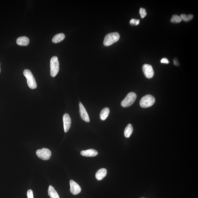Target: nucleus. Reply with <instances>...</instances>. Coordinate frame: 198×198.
I'll use <instances>...</instances> for the list:
<instances>
[{
  "instance_id": "f257e3e1",
  "label": "nucleus",
  "mask_w": 198,
  "mask_h": 198,
  "mask_svg": "<svg viewBox=\"0 0 198 198\" xmlns=\"http://www.w3.org/2000/svg\"><path fill=\"white\" fill-rule=\"evenodd\" d=\"M120 34L118 32L110 33L105 36L104 44L105 46H109L114 44L120 39Z\"/></svg>"
},
{
  "instance_id": "f03ea898",
  "label": "nucleus",
  "mask_w": 198,
  "mask_h": 198,
  "mask_svg": "<svg viewBox=\"0 0 198 198\" xmlns=\"http://www.w3.org/2000/svg\"><path fill=\"white\" fill-rule=\"evenodd\" d=\"M23 74L27 79L28 85L29 88L32 89L37 88V85L35 79L31 71L28 69H25Z\"/></svg>"
},
{
  "instance_id": "7ed1b4c3",
  "label": "nucleus",
  "mask_w": 198,
  "mask_h": 198,
  "mask_svg": "<svg viewBox=\"0 0 198 198\" xmlns=\"http://www.w3.org/2000/svg\"><path fill=\"white\" fill-rule=\"evenodd\" d=\"M155 102L154 97L151 95L143 97L140 101V105L142 108H146L152 106Z\"/></svg>"
},
{
  "instance_id": "20e7f679",
  "label": "nucleus",
  "mask_w": 198,
  "mask_h": 198,
  "mask_svg": "<svg viewBox=\"0 0 198 198\" xmlns=\"http://www.w3.org/2000/svg\"><path fill=\"white\" fill-rule=\"evenodd\" d=\"M136 97V94L134 92H130L127 95L124 100H122L121 102V105L124 108L130 106L134 103Z\"/></svg>"
},
{
  "instance_id": "39448f33",
  "label": "nucleus",
  "mask_w": 198,
  "mask_h": 198,
  "mask_svg": "<svg viewBox=\"0 0 198 198\" xmlns=\"http://www.w3.org/2000/svg\"><path fill=\"white\" fill-rule=\"evenodd\" d=\"M50 74L52 77H55L59 70V62L58 58L56 56H54L50 60Z\"/></svg>"
},
{
  "instance_id": "423d86ee",
  "label": "nucleus",
  "mask_w": 198,
  "mask_h": 198,
  "mask_svg": "<svg viewBox=\"0 0 198 198\" xmlns=\"http://www.w3.org/2000/svg\"><path fill=\"white\" fill-rule=\"evenodd\" d=\"M36 154L38 157L40 159L47 160L50 158L52 152L48 148H44L41 149H38L36 152Z\"/></svg>"
},
{
  "instance_id": "0eeeda50",
  "label": "nucleus",
  "mask_w": 198,
  "mask_h": 198,
  "mask_svg": "<svg viewBox=\"0 0 198 198\" xmlns=\"http://www.w3.org/2000/svg\"><path fill=\"white\" fill-rule=\"evenodd\" d=\"M142 70L145 76L148 79L152 78L154 75V72L151 65L147 64L143 65Z\"/></svg>"
},
{
  "instance_id": "6e6552de",
  "label": "nucleus",
  "mask_w": 198,
  "mask_h": 198,
  "mask_svg": "<svg viewBox=\"0 0 198 198\" xmlns=\"http://www.w3.org/2000/svg\"><path fill=\"white\" fill-rule=\"evenodd\" d=\"M79 112H80L81 118H82L84 121L86 122H90V118H89L88 113H87L85 107H84L81 102H80V103H79Z\"/></svg>"
},
{
  "instance_id": "1a4fd4ad",
  "label": "nucleus",
  "mask_w": 198,
  "mask_h": 198,
  "mask_svg": "<svg viewBox=\"0 0 198 198\" xmlns=\"http://www.w3.org/2000/svg\"><path fill=\"white\" fill-rule=\"evenodd\" d=\"M70 192L74 195L78 194L81 191V188L80 186L72 180H70Z\"/></svg>"
},
{
  "instance_id": "9d476101",
  "label": "nucleus",
  "mask_w": 198,
  "mask_h": 198,
  "mask_svg": "<svg viewBox=\"0 0 198 198\" xmlns=\"http://www.w3.org/2000/svg\"><path fill=\"white\" fill-rule=\"evenodd\" d=\"M63 120L64 131L65 133H67L69 131L71 125V120L68 114L65 113L64 115Z\"/></svg>"
},
{
  "instance_id": "9b49d317",
  "label": "nucleus",
  "mask_w": 198,
  "mask_h": 198,
  "mask_svg": "<svg viewBox=\"0 0 198 198\" xmlns=\"http://www.w3.org/2000/svg\"><path fill=\"white\" fill-rule=\"evenodd\" d=\"M82 156L85 157H94L98 154V152L94 149H89L81 152Z\"/></svg>"
},
{
  "instance_id": "f8f14e48",
  "label": "nucleus",
  "mask_w": 198,
  "mask_h": 198,
  "mask_svg": "<svg viewBox=\"0 0 198 198\" xmlns=\"http://www.w3.org/2000/svg\"><path fill=\"white\" fill-rule=\"evenodd\" d=\"M107 174V170L105 168H101L97 171L95 174V177L98 181L101 180L105 177Z\"/></svg>"
},
{
  "instance_id": "ddd939ff",
  "label": "nucleus",
  "mask_w": 198,
  "mask_h": 198,
  "mask_svg": "<svg viewBox=\"0 0 198 198\" xmlns=\"http://www.w3.org/2000/svg\"><path fill=\"white\" fill-rule=\"evenodd\" d=\"M29 40L26 36H22L18 38L16 40V43L20 46H26L29 44Z\"/></svg>"
},
{
  "instance_id": "4468645a",
  "label": "nucleus",
  "mask_w": 198,
  "mask_h": 198,
  "mask_svg": "<svg viewBox=\"0 0 198 198\" xmlns=\"http://www.w3.org/2000/svg\"><path fill=\"white\" fill-rule=\"evenodd\" d=\"M48 193L49 196L51 198H60L57 191L52 186H49Z\"/></svg>"
},
{
  "instance_id": "2eb2a0df",
  "label": "nucleus",
  "mask_w": 198,
  "mask_h": 198,
  "mask_svg": "<svg viewBox=\"0 0 198 198\" xmlns=\"http://www.w3.org/2000/svg\"><path fill=\"white\" fill-rule=\"evenodd\" d=\"M110 113V109L108 108H104L100 114V118L102 120H105L108 118Z\"/></svg>"
},
{
  "instance_id": "dca6fc26",
  "label": "nucleus",
  "mask_w": 198,
  "mask_h": 198,
  "mask_svg": "<svg viewBox=\"0 0 198 198\" xmlns=\"http://www.w3.org/2000/svg\"><path fill=\"white\" fill-rule=\"evenodd\" d=\"M133 127L131 124H129L125 128L124 131V135L125 137L129 138L133 133Z\"/></svg>"
},
{
  "instance_id": "f3484780",
  "label": "nucleus",
  "mask_w": 198,
  "mask_h": 198,
  "mask_svg": "<svg viewBox=\"0 0 198 198\" xmlns=\"http://www.w3.org/2000/svg\"><path fill=\"white\" fill-rule=\"evenodd\" d=\"M65 35L62 33L56 34L54 36L52 39V42L54 43H58L62 42L65 39Z\"/></svg>"
},
{
  "instance_id": "a211bd4d",
  "label": "nucleus",
  "mask_w": 198,
  "mask_h": 198,
  "mask_svg": "<svg viewBox=\"0 0 198 198\" xmlns=\"http://www.w3.org/2000/svg\"><path fill=\"white\" fill-rule=\"evenodd\" d=\"M180 17L183 20L188 22L193 19L194 16L192 14H189L188 15H187L185 14H182L180 16Z\"/></svg>"
},
{
  "instance_id": "6ab92c4d",
  "label": "nucleus",
  "mask_w": 198,
  "mask_h": 198,
  "mask_svg": "<svg viewBox=\"0 0 198 198\" xmlns=\"http://www.w3.org/2000/svg\"><path fill=\"white\" fill-rule=\"evenodd\" d=\"M182 21L180 16L177 15H174L172 16L171 19V21L172 22L178 23H179Z\"/></svg>"
},
{
  "instance_id": "aec40b11",
  "label": "nucleus",
  "mask_w": 198,
  "mask_h": 198,
  "mask_svg": "<svg viewBox=\"0 0 198 198\" xmlns=\"http://www.w3.org/2000/svg\"><path fill=\"white\" fill-rule=\"evenodd\" d=\"M140 13L142 18H144L147 15L146 10L144 8H141L140 9Z\"/></svg>"
},
{
  "instance_id": "412c9836",
  "label": "nucleus",
  "mask_w": 198,
  "mask_h": 198,
  "mask_svg": "<svg viewBox=\"0 0 198 198\" xmlns=\"http://www.w3.org/2000/svg\"><path fill=\"white\" fill-rule=\"evenodd\" d=\"M139 20L132 19L130 21V24L131 25L137 26L140 24Z\"/></svg>"
},
{
  "instance_id": "4be33fe9",
  "label": "nucleus",
  "mask_w": 198,
  "mask_h": 198,
  "mask_svg": "<svg viewBox=\"0 0 198 198\" xmlns=\"http://www.w3.org/2000/svg\"><path fill=\"white\" fill-rule=\"evenodd\" d=\"M28 198H34L33 191L31 190H29L27 192Z\"/></svg>"
},
{
  "instance_id": "5701e85b",
  "label": "nucleus",
  "mask_w": 198,
  "mask_h": 198,
  "mask_svg": "<svg viewBox=\"0 0 198 198\" xmlns=\"http://www.w3.org/2000/svg\"><path fill=\"white\" fill-rule=\"evenodd\" d=\"M161 62L162 63H164V64H169V62L168 61V59L166 58H163L161 59Z\"/></svg>"
},
{
  "instance_id": "b1692460",
  "label": "nucleus",
  "mask_w": 198,
  "mask_h": 198,
  "mask_svg": "<svg viewBox=\"0 0 198 198\" xmlns=\"http://www.w3.org/2000/svg\"><path fill=\"white\" fill-rule=\"evenodd\" d=\"M174 64L175 65L178 66L179 64L178 63L177 60H176V59H174Z\"/></svg>"
},
{
  "instance_id": "393cba45",
  "label": "nucleus",
  "mask_w": 198,
  "mask_h": 198,
  "mask_svg": "<svg viewBox=\"0 0 198 198\" xmlns=\"http://www.w3.org/2000/svg\"><path fill=\"white\" fill-rule=\"evenodd\" d=\"M0 65H1V64H0ZM1 67H0V73H1Z\"/></svg>"
},
{
  "instance_id": "a878e982",
  "label": "nucleus",
  "mask_w": 198,
  "mask_h": 198,
  "mask_svg": "<svg viewBox=\"0 0 198 198\" xmlns=\"http://www.w3.org/2000/svg\"></svg>"
}]
</instances>
